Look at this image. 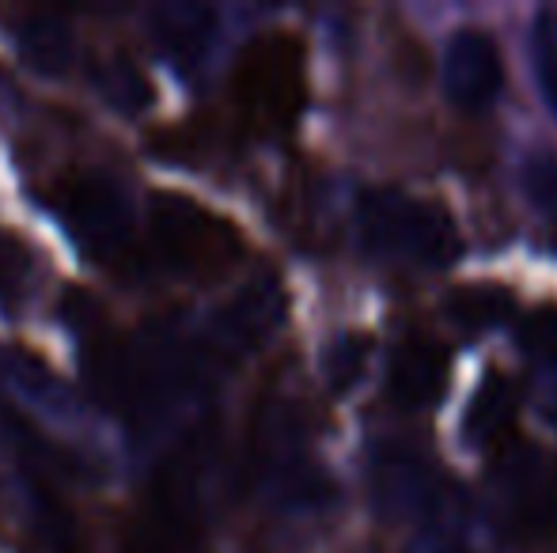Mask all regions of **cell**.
<instances>
[{"label": "cell", "mask_w": 557, "mask_h": 553, "mask_svg": "<svg viewBox=\"0 0 557 553\" xmlns=\"http://www.w3.org/2000/svg\"><path fill=\"white\" fill-rule=\"evenodd\" d=\"M360 236L380 259L413 269H444L462 254V236L444 205L391 186L360 198Z\"/></svg>", "instance_id": "cell-1"}, {"label": "cell", "mask_w": 557, "mask_h": 553, "mask_svg": "<svg viewBox=\"0 0 557 553\" xmlns=\"http://www.w3.org/2000/svg\"><path fill=\"white\" fill-rule=\"evenodd\" d=\"M235 103L265 129L293 126L304 103V50L293 35H265L243 53Z\"/></svg>", "instance_id": "cell-2"}, {"label": "cell", "mask_w": 557, "mask_h": 553, "mask_svg": "<svg viewBox=\"0 0 557 553\" xmlns=\"http://www.w3.org/2000/svg\"><path fill=\"white\" fill-rule=\"evenodd\" d=\"M500 501L516 531L528 539H550L557 531V458L523 440H505L497 451Z\"/></svg>", "instance_id": "cell-3"}, {"label": "cell", "mask_w": 557, "mask_h": 553, "mask_svg": "<svg viewBox=\"0 0 557 553\" xmlns=\"http://www.w3.org/2000/svg\"><path fill=\"white\" fill-rule=\"evenodd\" d=\"M505 58L490 30L459 27L444 53V91L459 111H490L505 96Z\"/></svg>", "instance_id": "cell-4"}, {"label": "cell", "mask_w": 557, "mask_h": 553, "mask_svg": "<svg viewBox=\"0 0 557 553\" xmlns=\"http://www.w3.org/2000/svg\"><path fill=\"white\" fill-rule=\"evenodd\" d=\"M447 384V349L433 338H406L391 361V402L398 410H425Z\"/></svg>", "instance_id": "cell-5"}, {"label": "cell", "mask_w": 557, "mask_h": 553, "mask_svg": "<svg viewBox=\"0 0 557 553\" xmlns=\"http://www.w3.org/2000/svg\"><path fill=\"white\" fill-rule=\"evenodd\" d=\"M516 402H520V391H516L512 379L500 376V372H490L474 391V399H470L467 417H462L467 443H474L482 451H497L505 440H512Z\"/></svg>", "instance_id": "cell-6"}, {"label": "cell", "mask_w": 557, "mask_h": 553, "mask_svg": "<svg viewBox=\"0 0 557 553\" xmlns=\"http://www.w3.org/2000/svg\"><path fill=\"white\" fill-rule=\"evenodd\" d=\"M531 53H535V73L543 84V96L557 114V8H543L531 23Z\"/></svg>", "instance_id": "cell-7"}, {"label": "cell", "mask_w": 557, "mask_h": 553, "mask_svg": "<svg viewBox=\"0 0 557 553\" xmlns=\"http://www.w3.org/2000/svg\"><path fill=\"white\" fill-rule=\"evenodd\" d=\"M447 311L470 330H485V326L500 323L508 315V292H500V288H459L447 300Z\"/></svg>", "instance_id": "cell-8"}, {"label": "cell", "mask_w": 557, "mask_h": 553, "mask_svg": "<svg viewBox=\"0 0 557 553\" xmlns=\"http://www.w3.org/2000/svg\"><path fill=\"white\" fill-rule=\"evenodd\" d=\"M516 338H520V349L531 361L557 368V303H543V307L528 311L516 326Z\"/></svg>", "instance_id": "cell-9"}, {"label": "cell", "mask_w": 557, "mask_h": 553, "mask_svg": "<svg viewBox=\"0 0 557 553\" xmlns=\"http://www.w3.org/2000/svg\"><path fill=\"white\" fill-rule=\"evenodd\" d=\"M523 193H528V201L539 209V216L550 224L557 236V160L554 155L535 152L523 163Z\"/></svg>", "instance_id": "cell-10"}]
</instances>
